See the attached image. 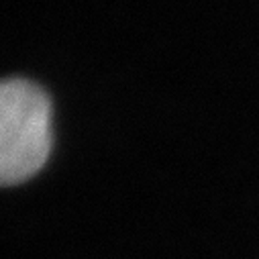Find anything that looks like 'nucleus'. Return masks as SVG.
Returning <instances> with one entry per match:
<instances>
[{"label": "nucleus", "mask_w": 259, "mask_h": 259, "mask_svg": "<svg viewBox=\"0 0 259 259\" xmlns=\"http://www.w3.org/2000/svg\"><path fill=\"white\" fill-rule=\"evenodd\" d=\"M47 92L23 78L0 80V186L31 180L47 163L53 128Z\"/></svg>", "instance_id": "f257e3e1"}]
</instances>
